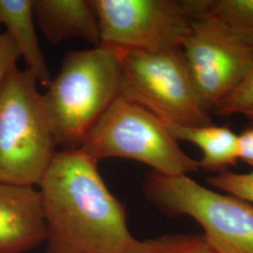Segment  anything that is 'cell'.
<instances>
[{
  "instance_id": "1",
  "label": "cell",
  "mask_w": 253,
  "mask_h": 253,
  "mask_svg": "<svg viewBox=\"0 0 253 253\" xmlns=\"http://www.w3.org/2000/svg\"><path fill=\"white\" fill-rule=\"evenodd\" d=\"M38 187L45 253H124L134 239L125 206L81 149L57 151Z\"/></svg>"
},
{
  "instance_id": "2",
  "label": "cell",
  "mask_w": 253,
  "mask_h": 253,
  "mask_svg": "<svg viewBox=\"0 0 253 253\" xmlns=\"http://www.w3.org/2000/svg\"><path fill=\"white\" fill-rule=\"evenodd\" d=\"M122 51L95 47L66 54L42 94L57 145L81 146L92 127L120 96Z\"/></svg>"
},
{
  "instance_id": "3",
  "label": "cell",
  "mask_w": 253,
  "mask_h": 253,
  "mask_svg": "<svg viewBox=\"0 0 253 253\" xmlns=\"http://www.w3.org/2000/svg\"><path fill=\"white\" fill-rule=\"evenodd\" d=\"M36 77L14 67L0 90V183L39 186L57 143Z\"/></svg>"
},
{
  "instance_id": "4",
  "label": "cell",
  "mask_w": 253,
  "mask_h": 253,
  "mask_svg": "<svg viewBox=\"0 0 253 253\" xmlns=\"http://www.w3.org/2000/svg\"><path fill=\"white\" fill-rule=\"evenodd\" d=\"M142 190L163 215L197 221L216 253H253V205L209 190L188 174L150 172Z\"/></svg>"
},
{
  "instance_id": "5",
  "label": "cell",
  "mask_w": 253,
  "mask_h": 253,
  "mask_svg": "<svg viewBox=\"0 0 253 253\" xmlns=\"http://www.w3.org/2000/svg\"><path fill=\"white\" fill-rule=\"evenodd\" d=\"M79 149L95 163L109 158L132 160L164 175L188 174L200 169L199 161L181 149L159 118L121 95Z\"/></svg>"
},
{
  "instance_id": "6",
  "label": "cell",
  "mask_w": 253,
  "mask_h": 253,
  "mask_svg": "<svg viewBox=\"0 0 253 253\" xmlns=\"http://www.w3.org/2000/svg\"><path fill=\"white\" fill-rule=\"evenodd\" d=\"M120 95L165 125H212L210 110L182 49L163 53L122 51Z\"/></svg>"
},
{
  "instance_id": "7",
  "label": "cell",
  "mask_w": 253,
  "mask_h": 253,
  "mask_svg": "<svg viewBox=\"0 0 253 253\" xmlns=\"http://www.w3.org/2000/svg\"><path fill=\"white\" fill-rule=\"evenodd\" d=\"M100 47L163 53L182 49L194 21L189 0H91Z\"/></svg>"
},
{
  "instance_id": "8",
  "label": "cell",
  "mask_w": 253,
  "mask_h": 253,
  "mask_svg": "<svg viewBox=\"0 0 253 253\" xmlns=\"http://www.w3.org/2000/svg\"><path fill=\"white\" fill-rule=\"evenodd\" d=\"M182 51L197 88L211 109L253 67V37L203 16L194 17Z\"/></svg>"
},
{
  "instance_id": "9",
  "label": "cell",
  "mask_w": 253,
  "mask_h": 253,
  "mask_svg": "<svg viewBox=\"0 0 253 253\" xmlns=\"http://www.w3.org/2000/svg\"><path fill=\"white\" fill-rule=\"evenodd\" d=\"M40 191L0 183V253H26L45 242Z\"/></svg>"
},
{
  "instance_id": "10",
  "label": "cell",
  "mask_w": 253,
  "mask_h": 253,
  "mask_svg": "<svg viewBox=\"0 0 253 253\" xmlns=\"http://www.w3.org/2000/svg\"><path fill=\"white\" fill-rule=\"evenodd\" d=\"M35 22L54 45L79 38L99 47L100 27L91 0H34Z\"/></svg>"
},
{
  "instance_id": "11",
  "label": "cell",
  "mask_w": 253,
  "mask_h": 253,
  "mask_svg": "<svg viewBox=\"0 0 253 253\" xmlns=\"http://www.w3.org/2000/svg\"><path fill=\"white\" fill-rule=\"evenodd\" d=\"M34 0H0V25L6 27L27 64V70L47 87L52 80L35 30Z\"/></svg>"
},
{
  "instance_id": "12",
  "label": "cell",
  "mask_w": 253,
  "mask_h": 253,
  "mask_svg": "<svg viewBox=\"0 0 253 253\" xmlns=\"http://www.w3.org/2000/svg\"><path fill=\"white\" fill-rule=\"evenodd\" d=\"M165 125V124H164ZM171 135L178 141H187L198 146L203 157L200 169L218 172L238 162V135L227 126H181L165 125Z\"/></svg>"
},
{
  "instance_id": "13",
  "label": "cell",
  "mask_w": 253,
  "mask_h": 253,
  "mask_svg": "<svg viewBox=\"0 0 253 253\" xmlns=\"http://www.w3.org/2000/svg\"><path fill=\"white\" fill-rule=\"evenodd\" d=\"M189 4L194 17L212 19L253 37V0H189Z\"/></svg>"
},
{
  "instance_id": "14",
  "label": "cell",
  "mask_w": 253,
  "mask_h": 253,
  "mask_svg": "<svg viewBox=\"0 0 253 253\" xmlns=\"http://www.w3.org/2000/svg\"><path fill=\"white\" fill-rule=\"evenodd\" d=\"M124 253H216L199 234H170L138 240L134 238Z\"/></svg>"
},
{
  "instance_id": "15",
  "label": "cell",
  "mask_w": 253,
  "mask_h": 253,
  "mask_svg": "<svg viewBox=\"0 0 253 253\" xmlns=\"http://www.w3.org/2000/svg\"><path fill=\"white\" fill-rule=\"evenodd\" d=\"M207 183L219 191L253 206V170L246 173L224 170L208 176Z\"/></svg>"
},
{
  "instance_id": "16",
  "label": "cell",
  "mask_w": 253,
  "mask_h": 253,
  "mask_svg": "<svg viewBox=\"0 0 253 253\" xmlns=\"http://www.w3.org/2000/svg\"><path fill=\"white\" fill-rule=\"evenodd\" d=\"M253 109V67L250 73L226 98L213 108L215 115L228 118L236 114L243 115Z\"/></svg>"
},
{
  "instance_id": "17",
  "label": "cell",
  "mask_w": 253,
  "mask_h": 253,
  "mask_svg": "<svg viewBox=\"0 0 253 253\" xmlns=\"http://www.w3.org/2000/svg\"><path fill=\"white\" fill-rule=\"evenodd\" d=\"M18 49L5 32L0 31V90L8 73L17 66V60L20 58Z\"/></svg>"
},
{
  "instance_id": "18",
  "label": "cell",
  "mask_w": 253,
  "mask_h": 253,
  "mask_svg": "<svg viewBox=\"0 0 253 253\" xmlns=\"http://www.w3.org/2000/svg\"><path fill=\"white\" fill-rule=\"evenodd\" d=\"M238 160L253 167V126L238 135Z\"/></svg>"
},
{
  "instance_id": "19",
  "label": "cell",
  "mask_w": 253,
  "mask_h": 253,
  "mask_svg": "<svg viewBox=\"0 0 253 253\" xmlns=\"http://www.w3.org/2000/svg\"><path fill=\"white\" fill-rule=\"evenodd\" d=\"M243 116H245L246 118H252V119H253V109H252V110H249V111H247V112H245L244 114H243Z\"/></svg>"
}]
</instances>
